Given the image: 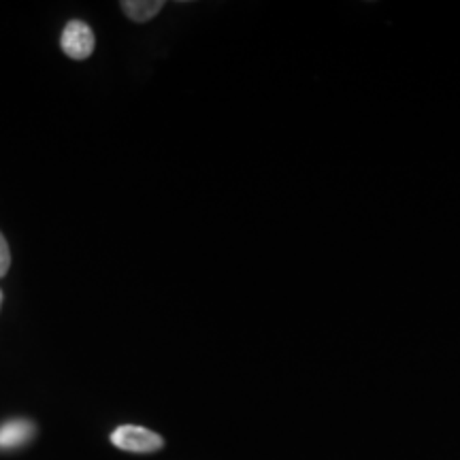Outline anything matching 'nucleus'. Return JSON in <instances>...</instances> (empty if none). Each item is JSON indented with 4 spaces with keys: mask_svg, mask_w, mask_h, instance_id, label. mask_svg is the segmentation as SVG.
<instances>
[{
    "mask_svg": "<svg viewBox=\"0 0 460 460\" xmlns=\"http://www.w3.org/2000/svg\"><path fill=\"white\" fill-rule=\"evenodd\" d=\"M111 444L124 452L149 454V452L163 450L164 439L149 429L126 424V427H119L118 430H113Z\"/></svg>",
    "mask_w": 460,
    "mask_h": 460,
    "instance_id": "1",
    "label": "nucleus"
},
{
    "mask_svg": "<svg viewBox=\"0 0 460 460\" xmlns=\"http://www.w3.org/2000/svg\"><path fill=\"white\" fill-rule=\"evenodd\" d=\"M62 49L73 60H85L94 51V32L84 22H68L62 32Z\"/></svg>",
    "mask_w": 460,
    "mask_h": 460,
    "instance_id": "2",
    "label": "nucleus"
},
{
    "mask_svg": "<svg viewBox=\"0 0 460 460\" xmlns=\"http://www.w3.org/2000/svg\"><path fill=\"white\" fill-rule=\"evenodd\" d=\"M34 435V424L28 420H11L0 427V450H13L24 446Z\"/></svg>",
    "mask_w": 460,
    "mask_h": 460,
    "instance_id": "3",
    "label": "nucleus"
},
{
    "mask_svg": "<svg viewBox=\"0 0 460 460\" xmlns=\"http://www.w3.org/2000/svg\"><path fill=\"white\" fill-rule=\"evenodd\" d=\"M163 7V0H124L122 3L124 13L137 24H146L152 17H156Z\"/></svg>",
    "mask_w": 460,
    "mask_h": 460,
    "instance_id": "4",
    "label": "nucleus"
},
{
    "mask_svg": "<svg viewBox=\"0 0 460 460\" xmlns=\"http://www.w3.org/2000/svg\"><path fill=\"white\" fill-rule=\"evenodd\" d=\"M9 267H11L9 243H7V239L3 237V233H0V278L9 271Z\"/></svg>",
    "mask_w": 460,
    "mask_h": 460,
    "instance_id": "5",
    "label": "nucleus"
}]
</instances>
